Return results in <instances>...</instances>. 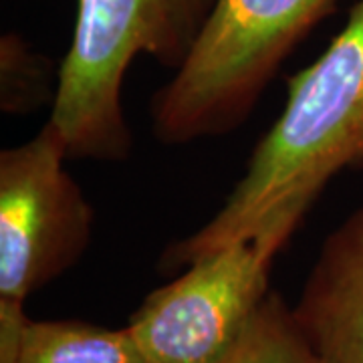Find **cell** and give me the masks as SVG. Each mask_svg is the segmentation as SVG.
<instances>
[{
  "label": "cell",
  "instance_id": "1",
  "mask_svg": "<svg viewBox=\"0 0 363 363\" xmlns=\"http://www.w3.org/2000/svg\"><path fill=\"white\" fill-rule=\"evenodd\" d=\"M355 169H363V0L311 65L289 77L281 116L252 147L224 204L164 250L160 272L184 271L281 212L307 216L329 182Z\"/></svg>",
  "mask_w": 363,
  "mask_h": 363
},
{
  "label": "cell",
  "instance_id": "2",
  "mask_svg": "<svg viewBox=\"0 0 363 363\" xmlns=\"http://www.w3.org/2000/svg\"><path fill=\"white\" fill-rule=\"evenodd\" d=\"M214 6L216 0H77L49 117L65 140L69 160L130 157L133 133L123 85L131 63L150 57L172 73L178 71Z\"/></svg>",
  "mask_w": 363,
  "mask_h": 363
},
{
  "label": "cell",
  "instance_id": "3",
  "mask_svg": "<svg viewBox=\"0 0 363 363\" xmlns=\"http://www.w3.org/2000/svg\"><path fill=\"white\" fill-rule=\"evenodd\" d=\"M337 2L216 0L194 51L150 101L152 135L164 145H188L238 130Z\"/></svg>",
  "mask_w": 363,
  "mask_h": 363
},
{
  "label": "cell",
  "instance_id": "4",
  "mask_svg": "<svg viewBox=\"0 0 363 363\" xmlns=\"http://www.w3.org/2000/svg\"><path fill=\"white\" fill-rule=\"evenodd\" d=\"M303 220L298 212H281L147 293L128 321L147 362H226L272 291V262Z\"/></svg>",
  "mask_w": 363,
  "mask_h": 363
},
{
  "label": "cell",
  "instance_id": "5",
  "mask_svg": "<svg viewBox=\"0 0 363 363\" xmlns=\"http://www.w3.org/2000/svg\"><path fill=\"white\" fill-rule=\"evenodd\" d=\"M52 121L0 152V298L26 303L85 257L95 210Z\"/></svg>",
  "mask_w": 363,
  "mask_h": 363
},
{
  "label": "cell",
  "instance_id": "6",
  "mask_svg": "<svg viewBox=\"0 0 363 363\" xmlns=\"http://www.w3.org/2000/svg\"><path fill=\"white\" fill-rule=\"evenodd\" d=\"M291 307L325 363H363V204L327 234Z\"/></svg>",
  "mask_w": 363,
  "mask_h": 363
},
{
  "label": "cell",
  "instance_id": "7",
  "mask_svg": "<svg viewBox=\"0 0 363 363\" xmlns=\"http://www.w3.org/2000/svg\"><path fill=\"white\" fill-rule=\"evenodd\" d=\"M21 363H150L125 327L83 319H30Z\"/></svg>",
  "mask_w": 363,
  "mask_h": 363
},
{
  "label": "cell",
  "instance_id": "8",
  "mask_svg": "<svg viewBox=\"0 0 363 363\" xmlns=\"http://www.w3.org/2000/svg\"><path fill=\"white\" fill-rule=\"evenodd\" d=\"M59 89V65L51 57L9 30L0 37V111L6 116H30L55 105Z\"/></svg>",
  "mask_w": 363,
  "mask_h": 363
},
{
  "label": "cell",
  "instance_id": "9",
  "mask_svg": "<svg viewBox=\"0 0 363 363\" xmlns=\"http://www.w3.org/2000/svg\"><path fill=\"white\" fill-rule=\"evenodd\" d=\"M224 363H325L303 335L286 298L271 291Z\"/></svg>",
  "mask_w": 363,
  "mask_h": 363
},
{
  "label": "cell",
  "instance_id": "10",
  "mask_svg": "<svg viewBox=\"0 0 363 363\" xmlns=\"http://www.w3.org/2000/svg\"><path fill=\"white\" fill-rule=\"evenodd\" d=\"M26 303L0 298V363H21L23 339L30 317Z\"/></svg>",
  "mask_w": 363,
  "mask_h": 363
}]
</instances>
